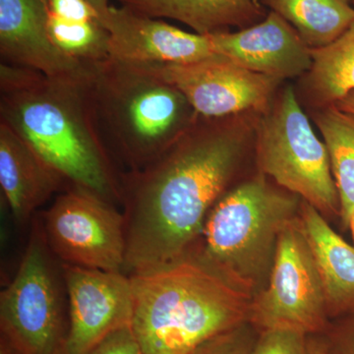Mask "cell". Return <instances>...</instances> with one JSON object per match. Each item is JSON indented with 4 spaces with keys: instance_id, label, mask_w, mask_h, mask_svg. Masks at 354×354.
Returning <instances> with one entry per match:
<instances>
[{
    "instance_id": "19",
    "label": "cell",
    "mask_w": 354,
    "mask_h": 354,
    "mask_svg": "<svg viewBox=\"0 0 354 354\" xmlns=\"http://www.w3.org/2000/svg\"><path fill=\"white\" fill-rule=\"evenodd\" d=\"M315 121L329 153L341 201L342 227L348 230L354 211V114L330 104L317 114Z\"/></svg>"
},
{
    "instance_id": "23",
    "label": "cell",
    "mask_w": 354,
    "mask_h": 354,
    "mask_svg": "<svg viewBox=\"0 0 354 354\" xmlns=\"http://www.w3.org/2000/svg\"><path fill=\"white\" fill-rule=\"evenodd\" d=\"M307 335L290 329L261 330L250 354H314Z\"/></svg>"
},
{
    "instance_id": "25",
    "label": "cell",
    "mask_w": 354,
    "mask_h": 354,
    "mask_svg": "<svg viewBox=\"0 0 354 354\" xmlns=\"http://www.w3.org/2000/svg\"><path fill=\"white\" fill-rule=\"evenodd\" d=\"M53 15L68 21H101L100 14L86 0H48Z\"/></svg>"
},
{
    "instance_id": "28",
    "label": "cell",
    "mask_w": 354,
    "mask_h": 354,
    "mask_svg": "<svg viewBox=\"0 0 354 354\" xmlns=\"http://www.w3.org/2000/svg\"><path fill=\"white\" fill-rule=\"evenodd\" d=\"M86 1L94 7L97 12L100 14L101 20L109 12V7H111L109 6V0H86Z\"/></svg>"
},
{
    "instance_id": "30",
    "label": "cell",
    "mask_w": 354,
    "mask_h": 354,
    "mask_svg": "<svg viewBox=\"0 0 354 354\" xmlns=\"http://www.w3.org/2000/svg\"><path fill=\"white\" fill-rule=\"evenodd\" d=\"M314 354H320V351H319V346L318 348H315V351H314Z\"/></svg>"
},
{
    "instance_id": "27",
    "label": "cell",
    "mask_w": 354,
    "mask_h": 354,
    "mask_svg": "<svg viewBox=\"0 0 354 354\" xmlns=\"http://www.w3.org/2000/svg\"><path fill=\"white\" fill-rule=\"evenodd\" d=\"M334 106L346 113L354 114V91L342 97L339 101L335 102Z\"/></svg>"
},
{
    "instance_id": "22",
    "label": "cell",
    "mask_w": 354,
    "mask_h": 354,
    "mask_svg": "<svg viewBox=\"0 0 354 354\" xmlns=\"http://www.w3.org/2000/svg\"><path fill=\"white\" fill-rule=\"evenodd\" d=\"M259 335L260 330L245 321L205 342L192 354H250Z\"/></svg>"
},
{
    "instance_id": "15",
    "label": "cell",
    "mask_w": 354,
    "mask_h": 354,
    "mask_svg": "<svg viewBox=\"0 0 354 354\" xmlns=\"http://www.w3.org/2000/svg\"><path fill=\"white\" fill-rule=\"evenodd\" d=\"M0 187L13 218L23 223L66 185L17 133L0 121Z\"/></svg>"
},
{
    "instance_id": "8",
    "label": "cell",
    "mask_w": 354,
    "mask_h": 354,
    "mask_svg": "<svg viewBox=\"0 0 354 354\" xmlns=\"http://www.w3.org/2000/svg\"><path fill=\"white\" fill-rule=\"evenodd\" d=\"M330 318L322 279L299 215L279 235L269 281L251 304L249 321L258 330L320 332Z\"/></svg>"
},
{
    "instance_id": "10",
    "label": "cell",
    "mask_w": 354,
    "mask_h": 354,
    "mask_svg": "<svg viewBox=\"0 0 354 354\" xmlns=\"http://www.w3.org/2000/svg\"><path fill=\"white\" fill-rule=\"evenodd\" d=\"M149 66L178 88L194 111L206 118L263 111L279 83L218 55L187 64Z\"/></svg>"
},
{
    "instance_id": "31",
    "label": "cell",
    "mask_w": 354,
    "mask_h": 354,
    "mask_svg": "<svg viewBox=\"0 0 354 354\" xmlns=\"http://www.w3.org/2000/svg\"><path fill=\"white\" fill-rule=\"evenodd\" d=\"M351 1H353V4H354V0H351Z\"/></svg>"
},
{
    "instance_id": "7",
    "label": "cell",
    "mask_w": 354,
    "mask_h": 354,
    "mask_svg": "<svg viewBox=\"0 0 354 354\" xmlns=\"http://www.w3.org/2000/svg\"><path fill=\"white\" fill-rule=\"evenodd\" d=\"M258 162L265 174L324 216H341L327 147L312 129L292 88H286L276 108L262 121Z\"/></svg>"
},
{
    "instance_id": "4",
    "label": "cell",
    "mask_w": 354,
    "mask_h": 354,
    "mask_svg": "<svg viewBox=\"0 0 354 354\" xmlns=\"http://www.w3.org/2000/svg\"><path fill=\"white\" fill-rule=\"evenodd\" d=\"M129 277L130 328L144 354H192L249 320L252 297L194 258Z\"/></svg>"
},
{
    "instance_id": "24",
    "label": "cell",
    "mask_w": 354,
    "mask_h": 354,
    "mask_svg": "<svg viewBox=\"0 0 354 354\" xmlns=\"http://www.w3.org/2000/svg\"><path fill=\"white\" fill-rule=\"evenodd\" d=\"M319 351L320 354H354V314L330 330Z\"/></svg>"
},
{
    "instance_id": "3",
    "label": "cell",
    "mask_w": 354,
    "mask_h": 354,
    "mask_svg": "<svg viewBox=\"0 0 354 354\" xmlns=\"http://www.w3.org/2000/svg\"><path fill=\"white\" fill-rule=\"evenodd\" d=\"M83 88L102 144L127 172L152 164L200 118L178 88L146 64L111 57L90 62Z\"/></svg>"
},
{
    "instance_id": "29",
    "label": "cell",
    "mask_w": 354,
    "mask_h": 354,
    "mask_svg": "<svg viewBox=\"0 0 354 354\" xmlns=\"http://www.w3.org/2000/svg\"><path fill=\"white\" fill-rule=\"evenodd\" d=\"M348 230H351V234H353L354 246V211L353 215H351V221H349Z\"/></svg>"
},
{
    "instance_id": "1",
    "label": "cell",
    "mask_w": 354,
    "mask_h": 354,
    "mask_svg": "<svg viewBox=\"0 0 354 354\" xmlns=\"http://www.w3.org/2000/svg\"><path fill=\"white\" fill-rule=\"evenodd\" d=\"M244 149L241 127L200 116L152 164L121 174L128 276L189 256L209 212L239 169Z\"/></svg>"
},
{
    "instance_id": "13",
    "label": "cell",
    "mask_w": 354,
    "mask_h": 354,
    "mask_svg": "<svg viewBox=\"0 0 354 354\" xmlns=\"http://www.w3.org/2000/svg\"><path fill=\"white\" fill-rule=\"evenodd\" d=\"M216 55L272 78H291L311 69L310 48L278 14L241 31L209 35Z\"/></svg>"
},
{
    "instance_id": "9",
    "label": "cell",
    "mask_w": 354,
    "mask_h": 354,
    "mask_svg": "<svg viewBox=\"0 0 354 354\" xmlns=\"http://www.w3.org/2000/svg\"><path fill=\"white\" fill-rule=\"evenodd\" d=\"M41 225L46 243L62 264L124 272V214L95 193L66 188L44 212Z\"/></svg>"
},
{
    "instance_id": "16",
    "label": "cell",
    "mask_w": 354,
    "mask_h": 354,
    "mask_svg": "<svg viewBox=\"0 0 354 354\" xmlns=\"http://www.w3.org/2000/svg\"><path fill=\"white\" fill-rule=\"evenodd\" d=\"M299 220L322 279L329 316L354 314V246L309 203L301 202Z\"/></svg>"
},
{
    "instance_id": "11",
    "label": "cell",
    "mask_w": 354,
    "mask_h": 354,
    "mask_svg": "<svg viewBox=\"0 0 354 354\" xmlns=\"http://www.w3.org/2000/svg\"><path fill=\"white\" fill-rule=\"evenodd\" d=\"M62 266L68 299L62 354H90L109 335L131 327L133 288L128 274Z\"/></svg>"
},
{
    "instance_id": "18",
    "label": "cell",
    "mask_w": 354,
    "mask_h": 354,
    "mask_svg": "<svg viewBox=\"0 0 354 354\" xmlns=\"http://www.w3.org/2000/svg\"><path fill=\"white\" fill-rule=\"evenodd\" d=\"M292 26L310 48L334 43L354 21L351 0H260Z\"/></svg>"
},
{
    "instance_id": "17",
    "label": "cell",
    "mask_w": 354,
    "mask_h": 354,
    "mask_svg": "<svg viewBox=\"0 0 354 354\" xmlns=\"http://www.w3.org/2000/svg\"><path fill=\"white\" fill-rule=\"evenodd\" d=\"M122 6L152 18L179 21L196 34L251 27L264 20L260 0H118Z\"/></svg>"
},
{
    "instance_id": "26",
    "label": "cell",
    "mask_w": 354,
    "mask_h": 354,
    "mask_svg": "<svg viewBox=\"0 0 354 354\" xmlns=\"http://www.w3.org/2000/svg\"><path fill=\"white\" fill-rule=\"evenodd\" d=\"M90 354H144L133 335L131 328L125 327L109 335Z\"/></svg>"
},
{
    "instance_id": "6",
    "label": "cell",
    "mask_w": 354,
    "mask_h": 354,
    "mask_svg": "<svg viewBox=\"0 0 354 354\" xmlns=\"http://www.w3.org/2000/svg\"><path fill=\"white\" fill-rule=\"evenodd\" d=\"M1 354H62L68 330V299L62 263L39 221L12 281L0 293Z\"/></svg>"
},
{
    "instance_id": "12",
    "label": "cell",
    "mask_w": 354,
    "mask_h": 354,
    "mask_svg": "<svg viewBox=\"0 0 354 354\" xmlns=\"http://www.w3.org/2000/svg\"><path fill=\"white\" fill-rule=\"evenodd\" d=\"M109 57L135 64H187L215 57L209 35L193 34L127 7H109L101 20Z\"/></svg>"
},
{
    "instance_id": "21",
    "label": "cell",
    "mask_w": 354,
    "mask_h": 354,
    "mask_svg": "<svg viewBox=\"0 0 354 354\" xmlns=\"http://www.w3.org/2000/svg\"><path fill=\"white\" fill-rule=\"evenodd\" d=\"M51 43L65 57L80 62H97L109 57V32L101 21H68L50 13Z\"/></svg>"
},
{
    "instance_id": "14",
    "label": "cell",
    "mask_w": 354,
    "mask_h": 354,
    "mask_svg": "<svg viewBox=\"0 0 354 354\" xmlns=\"http://www.w3.org/2000/svg\"><path fill=\"white\" fill-rule=\"evenodd\" d=\"M48 0H0V55L3 64L51 78L82 79L88 62L65 57L48 36Z\"/></svg>"
},
{
    "instance_id": "2",
    "label": "cell",
    "mask_w": 354,
    "mask_h": 354,
    "mask_svg": "<svg viewBox=\"0 0 354 354\" xmlns=\"http://www.w3.org/2000/svg\"><path fill=\"white\" fill-rule=\"evenodd\" d=\"M85 76L51 78L1 62L0 121L38 153L66 188L122 204L121 174L95 129L84 93Z\"/></svg>"
},
{
    "instance_id": "20",
    "label": "cell",
    "mask_w": 354,
    "mask_h": 354,
    "mask_svg": "<svg viewBox=\"0 0 354 354\" xmlns=\"http://www.w3.org/2000/svg\"><path fill=\"white\" fill-rule=\"evenodd\" d=\"M310 53V87L323 104H335L354 91V21L334 43Z\"/></svg>"
},
{
    "instance_id": "5",
    "label": "cell",
    "mask_w": 354,
    "mask_h": 354,
    "mask_svg": "<svg viewBox=\"0 0 354 354\" xmlns=\"http://www.w3.org/2000/svg\"><path fill=\"white\" fill-rule=\"evenodd\" d=\"M299 197L255 177L227 191L209 212L188 257L252 298L269 281L279 235L300 211Z\"/></svg>"
}]
</instances>
